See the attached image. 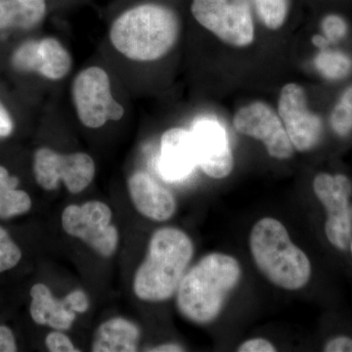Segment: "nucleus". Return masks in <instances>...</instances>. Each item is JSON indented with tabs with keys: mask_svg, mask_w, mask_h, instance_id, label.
<instances>
[{
	"mask_svg": "<svg viewBox=\"0 0 352 352\" xmlns=\"http://www.w3.org/2000/svg\"><path fill=\"white\" fill-rule=\"evenodd\" d=\"M311 41L314 46L320 48L321 50H326L329 44H330L328 38L325 36H322V34H315V36H312Z\"/></svg>",
	"mask_w": 352,
	"mask_h": 352,
	"instance_id": "obj_31",
	"label": "nucleus"
},
{
	"mask_svg": "<svg viewBox=\"0 0 352 352\" xmlns=\"http://www.w3.org/2000/svg\"><path fill=\"white\" fill-rule=\"evenodd\" d=\"M191 12L201 27L228 45L243 48L254 43L250 0H193Z\"/></svg>",
	"mask_w": 352,
	"mask_h": 352,
	"instance_id": "obj_5",
	"label": "nucleus"
},
{
	"mask_svg": "<svg viewBox=\"0 0 352 352\" xmlns=\"http://www.w3.org/2000/svg\"><path fill=\"white\" fill-rule=\"evenodd\" d=\"M277 349L267 340L254 339L249 340L241 344L239 352H274Z\"/></svg>",
	"mask_w": 352,
	"mask_h": 352,
	"instance_id": "obj_27",
	"label": "nucleus"
},
{
	"mask_svg": "<svg viewBox=\"0 0 352 352\" xmlns=\"http://www.w3.org/2000/svg\"><path fill=\"white\" fill-rule=\"evenodd\" d=\"M150 351L157 352H178L184 351V349L182 346H177V344H163V346H159L154 347V349H150Z\"/></svg>",
	"mask_w": 352,
	"mask_h": 352,
	"instance_id": "obj_32",
	"label": "nucleus"
},
{
	"mask_svg": "<svg viewBox=\"0 0 352 352\" xmlns=\"http://www.w3.org/2000/svg\"><path fill=\"white\" fill-rule=\"evenodd\" d=\"M129 191L136 210L148 219L166 221L175 214V197L147 173H133L129 179Z\"/></svg>",
	"mask_w": 352,
	"mask_h": 352,
	"instance_id": "obj_15",
	"label": "nucleus"
},
{
	"mask_svg": "<svg viewBox=\"0 0 352 352\" xmlns=\"http://www.w3.org/2000/svg\"><path fill=\"white\" fill-rule=\"evenodd\" d=\"M314 63L317 69L328 80H342L352 71V60L340 51L321 50L315 58Z\"/></svg>",
	"mask_w": 352,
	"mask_h": 352,
	"instance_id": "obj_20",
	"label": "nucleus"
},
{
	"mask_svg": "<svg viewBox=\"0 0 352 352\" xmlns=\"http://www.w3.org/2000/svg\"><path fill=\"white\" fill-rule=\"evenodd\" d=\"M250 249L259 271L275 286L296 291L309 281V259L292 242L286 227L277 219L264 217L254 224Z\"/></svg>",
	"mask_w": 352,
	"mask_h": 352,
	"instance_id": "obj_4",
	"label": "nucleus"
},
{
	"mask_svg": "<svg viewBox=\"0 0 352 352\" xmlns=\"http://www.w3.org/2000/svg\"><path fill=\"white\" fill-rule=\"evenodd\" d=\"M14 124L8 111L0 102V138H6L12 133Z\"/></svg>",
	"mask_w": 352,
	"mask_h": 352,
	"instance_id": "obj_30",
	"label": "nucleus"
},
{
	"mask_svg": "<svg viewBox=\"0 0 352 352\" xmlns=\"http://www.w3.org/2000/svg\"><path fill=\"white\" fill-rule=\"evenodd\" d=\"M340 102H342V104L352 110V85L344 92Z\"/></svg>",
	"mask_w": 352,
	"mask_h": 352,
	"instance_id": "obj_33",
	"label": "nucleus"
},
{
	"mask_svg": "<svg viewBox=\"0 0 352 352\" xmlns=\"http://www.w3.org/2000/svg\"><path fill=\"white\" fill-rule=\"evenodd\" d=\"M46 346L48 351L51 352H76L73 342L67 337L65 333L56 331V332L50 333L45 339Z\"/></svg>",
	"mask_w": 352,
	"mask_h": 352,
	"instance_id": "obj_25",
	"label": "nucleus"
},
{
	"mask_svg": "<svg viewBox=\"0 0 352 352\" xmlns=\"http://www.w3.org/2000/svg\"><path fill=\"white\" fill-rule=\"evenodd\" d=\"M74 105L83 126L99 129L108 120H120L124 109L113 99L108 74L99 67L83 69L74 80Z\"/></svg>",
	"mask_w": 352,
	"mask_h": 352,
	"instance_id": "obj_6",
	"label": "nucleus"
},
{
	"mask_svg": "<svg viewBox=\"0 0 352 352\" xmlns=\"http://www.w3.org/2000/svg\"><path fill=\"white\" fill-rule=\"evenodd\" d=\"M331 126L338 135L344 138L352 131V110L339 102L331 115Z\"/></svg>",
	"mask_w": 352,
	"mask_h": 352,
	"instance_id": "obj_23",
	"label": "nucleus"
},
{
	"mask_svg": "<svg viewBox=\"0 0 352 352\" xmlns=\"http://www.w3.org/2000/svg\"><path fill=\"white\" fill-rule=\"evenodd\" d=\"M315 195L327 212L325 233L329 242L338 249L346 250L351 239L352 224L349 197L351 180L344 175L322 173L314 180Z\"/></svg>",
	"mask_w": 352,
	"mask_h": 352,
	"instance_id": "obj_9",
	"label": "nucleus"
},
{
	"mask_svg": "<svg viewBox=\"0 0 352 352\" xmlns=\"http://www.w3.org/2000/svg\"><path fill=\"white\" fill-rule=\"evenodd\" d=\"M351 254H352V242H351Z\"/></svg>",
	"mask_w": 352,
	"mask_h": 352,
	"instance_id": "obj_34",
	"label": "nucleus"
},
{
	"mask_svg": "<svg viewBox=\"0 0 352 352\" xmlns=\"http://www.w3.org/2000/svg\"><path fill=\"white\" fill-rule=\"evenodd\" d=\"M179 34V19L175 11L160 4H142L115 20L110 39L115 50L127 59L152 62L173 50Z\"/></svg>",
	"mask_w": 352,
	"mask_h": 352,
	"instance_id": "obj_2",
	"label": "nucleus"
},
{
	"mask_svg": "<svg viewBox=\"0 0 352 352\" xmlns=\"http://www.w3.org/2000/svg\"><path fill=\"white\" fill-rule=\"evenodd\" d=\"M22 258V252L6 229L0 226V273L12 270Z\"/></svg>",
	"mask_w": 352,
	"mask_h": 352,
	"instance_id": "obj_22",
	"label": "nucleus"
},
{
	"mask_svg": "<svg viewBox=\"0 0 352 352\" xmlns=\"http://www.w3.org/2000/svg\"><path fill=\"white\" fill-rule=\"evenodd\" d=\"M193 254V243L183 231L173 227L157 230L134 278L135 295L146 302L170 298L177 292Z\"/></svg>",
	"mask_w": 352,
	"mask_h": 352,
	"instance_id": "obj_3",
	"label": "nucleus"
},
{
	"mask_svg": "<svg viewBox=\"0 0 352 352\" xmlns=\"http://www.w3.org/2000/svg\"><path fill=\"white\" fill-rule=\"evenodd\" d=\"M34 173L44 190L57 189L60 182H63L71 193L78 194L94 180L95 164L85 153L61 155L44 147L34 154Z\"/></svg>",
	"mask_w": 352,
	"mask_h": 352,
	"instance_id": "obj_8",
	"label": "nucleus"
},
{
	"mask_svg": "<svg viewBox=\"0 0 352 352\" xmlns=\"http://www.w3.org/2000/svg\"><path fill=\"white\" fill-rule=\"evenodd\" d=\"M30 312L38 325H48L57 331H67L73 325L76 312L69 308L66 298L58 300L44 284H36L31 289Z\"/></svg>",
	"mask_w": 352,
	"mask_h": 352,
	"instance_id": "obj_16",
	"label": "nucleus"
},
{
	"mask_svg": "<svg viewBox=\"0 0 352 352\" xmlns=\"http://www.w3.org/2000/svg\"><path fill=\"white\" fill-rule=\"evenodd\" d=\"M198 164L192 132L173 127L161 139V156L157 168L168 182H182L188 177Z\"/></svg>",
	"mask_w": 352,
	"mask_h": 352,
	"instance_id": "obj_14",
	"label": "nucleus"
},
{
	"mask_svg": "<svg viewBox=\"0 0 352 352\" xmlns=\"http://www.w3.org/2000/svg\"><path fill=\"white\" fill-rule=\"evenodd\" d=\"M241 275L240 264L233 256L219 252L208 254L182 278L176 298L178 310L193 323H210L239 284Z\"/></svg>",
	"mask_w": 352,
	"mask_h": 352,
	"instance_id": "obj_1",
	"label": "nucleus"
},
{
	"mask_svg": "<svg viewBox=\"0 0 352 352\" xmlns=\"http://www.w3.org/2000/svg\"><path fill=\"white\" fill-rule=\"evenodd\" d=\"M18 179L9 175L4 166H0V217L10 219L25 214L32 208L30 196L23 190L16 189Z\"/></svg>",
	"mask_w": 352,
	"mask_h": 352,
	"instance_id": "obj_19",
	"label": "nucleus"
},
{
	"mask_svg": "<svg viewBox=\"0 0 352 352\" xmlns=\"http://www.w3.org/2000/svg\"><path fill=\"white\" fill-rule=\"evenodd\" d=\"M69 308L78 314H83L89 307V300L85 292L76 289L65 296Z\"/></svg>",
	"mask_w": 352,
	"mask_h": 352,
	"instance_id": "obj_26",
	"label": "nucleus"
},
{
	"mask_svg": "<svg viewBox=\"0 0 352 352\" xmlns=\"http://www.w3.org/2000/svg\"><path fill=\"white\" fill-rule=\"evenodd\" d=\"M140 330L124 318L104 322L94 335L92 351L132 352L138 351Z\"/></svg>",
	"mask_w": 352,
	"mask_h": 352,
	"instance_id": "obj_17",
	"label": "nucleus"
},
{
	"mask_svg": "<svg viewBox=\"0 0 352 352\" xmlns=\"http://www.w3.org/2000/svg\"><path fill=\"white\" fill-rule=\"evenodd\" d=\"M322 31L324 36L328 38L330 43H336L346 36L347 32V24L344 18L339 15L326 16L322 21Z\"/></svg>",
	"mask_w": 352,
	"mask_h": 352,
	"instance_id": "obj_24",
	"label": "nucleus"
},
{
	"mask_svg": "<svg viewBox=\"0 0 352 352\" xmlns=\"http://www.w3.org/2000/svg\"><path fill=\"white\" fill-rule=\"evenodd\" d=\"M45 13V0H0V30L32 29Z\"/></svg>",
	"mask_w": 352,
	"mask_h": 352,
	"instance_id": "obj_18",
	"label": "nucleus"
},
{
	"mask_svg": "<svg viewBox=\"0 0 352 352\" xmlns=\"http://www.w3.org/2000/svg\"><path fill=\"white\" fill-rule=\"evenodd\" d=\"M233 126L243 135L261 141L270 157L288 160L295 148L278 113L263 101L244 106L234 116Z\"/></svg>",
	"mask_w": 352,
	"mask_h": 352,
	"instance_id": "obj_11",
	"label": "nucleus"
},
{
	"mask_svg": "<svg viewBox=\"0 0 352 352\" xmlns=\"http://www.w3.org/2000/svg\"><path fill=\"white\" fill-rule=\"evenodd\" d=\"M17 351L13 332L6 326H0V352Z\"/></svg>",
	"mask_w": 352,
	"mask_h": 352,
	"instance_id": "obj_29",
	"label": "nucleus"
},
{
	"mask_svg": "<svg viewBox=\"0 0 352 352\" xmlns=\"http://www.w3.org/2000/svg\"><path fill=\"white\" fill-rule=\"evenodd\" d=\"M324 351L352 352V339L347 337L333 338L326 344Z\"/></svg>",
	"mask_w": 352,
	"mask_h": 352,
	"instance_id": "obj_28",
	"label": "nucleus"
},
{
	"mask_svg": "<svg viewBox=\"0 0 352 352\" xmlns=\"http://www.w3.org/2000/svg\"><path fill=\"white\" fill-rule=\"evenodd\" d=\"M261 22L267 29L276 31L288 17L289 0H254Z\"/></svg>",
	"mask_w": 352,
	"mask_h": 352,
	"instance_id": "obj_21",
	"label": "nucleus"
},
{
	"mask_svg": "<svg viewBox=\"0 0 352 352\" xmlns=\"http://www.w3.org/2000/svg\"><path fill=\"white\" fill-rule=\"evenodd\" d=\"M197 161L210 177L221 179L232 173L234 157L224 127L217 120L201 118L192 127Z\"/></svg>",
	"mask_w": 352,
	"mask_h": 352,
	"instance_id": "obj_12",
	"label": "nucleus"
},
{
	"mask_svg": "<svg viewBox=\"0 0 352 352\" xmlns=\"http://www.w3.org/2000/svg\"><path fill=\"white\" fill-rule=\"evenodd\" d=\"M14 68L25 73H38L48 80H58L68 75L72 57L63 44L54 38L30 41L14 52Z\"/></svg>",
	"mask_w": 352,
	"mask_h": 352,
	"instance_id": "obj_13",
	"label": "nucleus"
},
{
	"mask_svg": "<svg viewBox=\"0 0 352 352\" xmlns=\"http://www.w3.org/2000/svg\"><path fill=\"white\" fill-rule=\"evenodd\" d=\"M111 220V208L102 201H91L65 208L62 226L69 235L78 238L102 256L109 258L119 243V234Z\"/></svg>",
	"mask_w": 352,
	"mask_h": 352,
	"instance_id": "obj_7",
	"label": "nucleus"
},
{
	"mask_svg": "<svg viewBox=\"0 0 352 352\" xmlns=\"http://www.w3.org/2000/svg\"><path fill=\"white\" fill-rule=\"evenodd\" d=\"M277 113L298 151H310L320 142L323 122L308 109L307 94L302 85L291 82L282 87Z\"/></svg>",
	"mask_w": 352,
	"mask_h": 352,
	"instance_id": "obj_10",
	"label": "nucleus"
}]
</instances>
